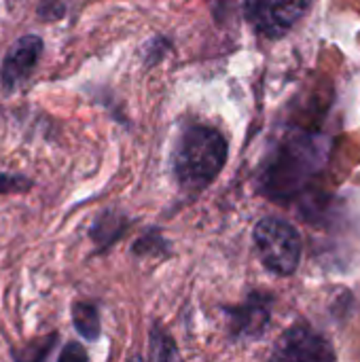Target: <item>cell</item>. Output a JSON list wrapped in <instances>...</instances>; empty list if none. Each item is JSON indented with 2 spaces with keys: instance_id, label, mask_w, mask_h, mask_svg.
Masks as SVG:
<instances>
[{
  "instance_id": "1",
  "label": "cell",
  "mask_w": 360,
  "mask_h": 362,
  "mask_svg": "<svg viewBox=\"0 0 360 362\" xmlns=\"http://www.w3.org/2000/svg\"><path fill=\"white\" fill-rule=\"evenodd\" d=\"M323 165V146L316 136L289 134L272 151L259 174V189L274 202L297 197Z\"/></svg>"
},
{
  "instance_id": "2",
  "label": "cell",
  "mask_w": 360,
  "mask_h": 362,
  "mask_svg": "<svg viewBox=\"0 0 360 362\" xmlns=\"http://www.w3.org/2000/svg\"><path fill=\"white\" fill-rule=\"evenodd\" d=\"M227 140L208 125L185 129L174 151V174L185 189L199 191L208 187L225 168Z\"/></svg>"
},
{
  "instance_id": "3",
  "label": "cell",
  "mask_w": 360,
  "mask_h": 362,
  "mask_svg": "<svg viewBox=\"0 0 360 362\" xmlns=\"http://www.w3.org/2000/svg\"><path fill=\"white\" fill-rule=\"evenodd\" d=\"M255 248L261 263L276 276H293L301 261V238L297 229L278 218L265 216L252 231Z\"/></svg>"
},
{
  "instance_id": "4",
  "label": "cell",
  "mask_w": 360,
  "mask_h": 362,
  "mask_svg": "<svg viewBox=\"0 0 360 362\" xmlns=\"http://www.w3.org/2000/svg\"><path fill=\"white\" fill-rule=\"evenodd\" d=\"M310 4L312 0H246V15L259 34L280 38L299 23Z\"/></svg>"
},
{
  "instance_id": "5",
  "label": "cell",
  "mask_w": 360,
  "mask_h": 362,
  "mask_svg": "<svg viewBox=\"0 0 360 362\" xmlns=\"http://www.w3.org/2000/svg\"><path fill=\"white\" fill-rule=\"evenodd\" d=\"M269 362H335V352L318 331L299 322L282 333Z\"/></svg>"
},
{
  "instance_id": "6",
  "label": "cell",
  "mask_w": 360,
  "mask_h": 362,
  "mask_svg": "<svg viewBox=\"0 0 360 362\" xmlns=\"http://www.w3.org/2000/svg\"><path fill=\"white\" fill-rule=\"evenodd\" d=\"M274 297L267 293H250L244 303L223 308L229 320V333L233 339H259L272 320Z\"/></svg>"
},
{
  "instance_id": "7",
  "label": "cell",
  "mask_w": 360,
  "mask_h": 362,
  "mask_svg": "<svg viewBox=\"0 0 360 362\" xmlns=\"http://www.w3.org/2000/svg\"><path fill=\"white\" fill-rule=\"evenodd\" d=\"M40 51L42 40L38 36H23L11 47L0 70V83L6 91L17 89L32 74L34 66L38 64Z\"/></svg>"
},
{
  "instance_id": "8",
  "label": "cell",
  "mask_w": 360,
  "mask_h": 362,
  "mask_svg": "<svg viewBox=\"0 0 360 362\" xmlns=\"http://www.w3.org/2000/svg\"><path fill=\"white\" fill-rule=\"evenodd\" d=\"M132 221L119 212V210H104L98 214V218L89 227V238L100 250H108L112 244H117L129 229Z\"/></svg>"
},
{
  "instance_id": "9",
  "label": "cell",
  "mask_w": 360,
  "mask_h": 362,
  "mask_svg": "<svg viewBox=\"0 0 360 362\" xmlns=\"http://www.w3.org/2000/svg\"><path fill=\"white\" fill-rule=\"evenodd\" d=\"M72 325H74L76 333L87 341H98L102 335L100 312L91 301L72 303Z\"/></svg>"
},
{
  "instance_id": "10",
  "label": "cell",
  "mask_w": 360,
  "mask_h": 362,
  "mask_svg": "<svg viewBox=\"0 0 360 362\" xmlns=\"http://www.w3.org/2000/svg\"><path fill=\"white\" fill-rule=\"evenodd\" d=\"M151 362H182L174 337L161 325L151 329Z\"/></svg>"
},
{
  "instance_id": "11",
  "label": "cell",
  "mask_w": 360,
  "mask_h": 362,
  "mask_svg": "<svg viewBox=\"0 0 360 362\" xmlns=\"http://www.w3.org/2000/svg\"><path fill=\"white\" fill-rule=\"evenodd\" d=\"M172 248H170V242L161 235L159 229H149L144 231L132 246V255L138 257V259H146V257H170Z\"/></svg>"
},
{
  "instance_id": "12",
  "label": "cell",
  "mask_w": 360,
  "mask_h": 362,
  "mask_svg": "<svg viewBox=\"0 0 360 362\" xmlns=\"http://www.w3.org/2000/svg\"><path fill=\"white\" fill-rule=\"evenodd\" d=\"M57 341V333H49L40 339L30 341L28 346L21 348H13V361L15 362H45L47 356L51 354L53 346Z\"/></svg>"
},
{
  "instance_id": "13",
  "label": "cell",
  "mask_w": 360,
  "mask_h": 362,
  "mask_svg": "<svg viewBox=\"0 0 360 362\" xmlns=\"http://www.w3.org/2000/svg\"><path fill=\"white\" fill-rule=\"evenodd\" d=\"M32 189V180L21 174H0V195L8 193H25Z\"/></svg>"
},
{
  "instance_id": "14",
  "label": "cell",
  "mask_w": 360,
  "mask_h": 362,
  "mask_svg": "<svg viewBox=\"0 0 360 362\" xmlns=\"http://www.w3.org/2000/svg\"><path fill=\"white\" fill-rule=\"evenodd\" d=\"M57 362H89V356H87V350L81 344L70 341V344L64 346Z\"/></svg>"
},
{
  "instance_id": "15",
  "label": "cell",
  "mask_w": 360,
  "mask_h": 362,
  "mask_svg": "<svg viewBox=\"0 0 360 362\" xmlns=\"http://www.w3.org/2000/svg\"><path fill=\"white\" fill-rule=\"evenodd\" d=\"M127 362H144V361H142V356H140V354H134V356H129V358H127Z\"/></svg>"
}]
</instances>
